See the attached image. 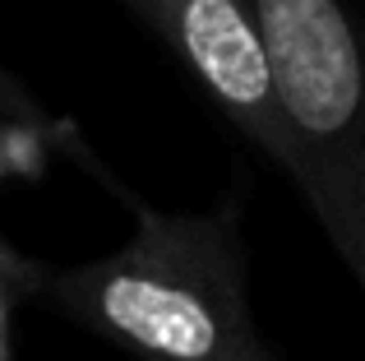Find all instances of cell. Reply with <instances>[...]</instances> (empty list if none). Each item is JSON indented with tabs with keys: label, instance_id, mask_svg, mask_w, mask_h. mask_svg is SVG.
Segmentation results:
<instances>
[{
	"label": "cell",
	"instance_id": "1",
	"mask_svg": "<svg viewBox=\"0 0 365 361\" xmlns=\"http://www.w3.org/2000/svg\"><path fill=\"white\" fill-rule=\"evenodd\" d=\"M125 204L130 241L51 269L42 301L139 361H273L250 310L236 208L162 213L134 195Z\"/></svg>",
	"mask_w": 365,
	"mask_h": 361
},
{
	"label": "cell",
	"instance_id": "2",
	"mask_svg": "<svg viewBox=\"0 0 365 361\" xmlns=\"http://www.w3.org/2000/svg\"><path fill=\"white\" fill-rule=\"evenodd\" d=\"M296 144L292 185L365 297V24L347 0H255Z\"/></svg>",
	"mask_w": 365,
	"mask_h": 361
},
{
	"label": "cell",
	"instance_id": "3",
	"mask_svg": "<svg viewBox=\"0 0 365 361\" xmlns=\"http://www.w3.org/2000/svg\"><path fill=\"white\" fill-rule=\"evenodd\" d=\"M236 130L292 176L296 144L255 0H130Z\"/></svg>",
	"mask_w": 365,
	"mask_h": 361
},
{
	"label": "cell",
	"instance_id": "4",
	"mask_svg": "<svg viewBox=\"0 0 365 361\" xmlns=\"http://www.w3.org/2000/svg\"><path fill=\"white\" fill-rule=\"evenodd\" d=\"M65 144L70 126H51L46 116H0V185L14 176L37 180Z\"/></svg>",
	"mask_w": 365,
	"mask_h": 361
},
{
	"label": "cell",
	"instance_id": "5",
	"mask_svg": "<svg viewBox=\"0 0 365 361\" xmlns=\"http://www.w3.org/2000/svg\"><path fill=\"white\" fill-rule=\"evenodd\" d=\"M46 273L37 260H28L24 250H14V245L0 236V361H9V329H14V310L24 306V301L42 297L46 288Z\"/></svg>",
	"mask_w": 365,
	"mask_h": 361
},
{
	"label": "cell",
	"instance_id": "6",
	"mask_svg": "<svg viewBox=\"0 0 365 361\" xmlns=\"http://www.w3.org/2000/svg\"><path fill=\"white\" fill-rule=\"evenodd\" d=\"M0 116H42V111H37V102L28 98V93L19 88L5 70H0Z\"/></svg>",
	"mask_w": 365,
	"mask_h": 361
},
{
	"label": "cell",
	"instance_id": "7",
	"mask_svg": "<svg viewBox=\"0 0 365 361\" xmlns=\"http://www.w3.org/2000/svg\"><path fill=\"white\" fill-rule=\"evenodd\" d=\"M273 361H277V357H273Z\"/></svg>",
	"mask_w": 365,
	"mask_h": 361
}]
</instances>
